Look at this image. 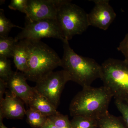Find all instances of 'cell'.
I'll list each match as a JSON object with an SVG mask.
<instances>
[{
  "label": "cell",
  "mask_w": 128,
  "mask_h": 128,
  "mask_svg": "<svg viewBox=\"0 0 128 128\" xmlns=\"http://www.w3.org/2000/svg\"><path fill=\"white\" fill-rule=\"evenodd\" d=\"M113 97L110 91L104 86L98 88H83L70 104V115L98 120L108 112V107Z\"/></svg>",
  "instance_id": "6da1fadb"
},
{
  "label": "cell",
  "mask_w": 128,
  "mask_h": 128,
  "mask_svg": "<svg viewBox=\"0 0 128 128\" xmlns=\"http://www.w3.org/2000/svg\"><path fill=\"white\" fill-rule=\"evenodd\" d=\"M63 42L64 54L61 66L68 73L70 81L78 83L83 88L91 86L94 81L101 79L100 65L93 59L76 54L67 40Z\"/></svg>",
  "instance_id": "7a4b0ae2"
},
{
  "label": "cell",
  "mask_w": 128,
  "mask_h": 128,
  "mask_svg": "<svg viewBox=\"0 0 128 128\" xmlns=\"http://www.w3.org/2000/svg\"><path fill=\"white\" fill-rule=\"evenodd\" d=\"M30 41L28 70L25 74L27 80L36 82L58 66H61L62 59L41 41Z\"/></svg>",
  "instance_id": "3957f363"
},
{
  "label": "cell",
  "mask_w": 128,
  "mask_h": 128,
  "mask_svg": "<svg viewBox=\"0 0 128 128\" xmlns=\"http://www.w3.org/2000/svg\"><path fill=\"white\" fill-rule=\"evenodd\" d=\"M104 86L115 100L128 101V62L125 60L109 58L101 65Z\"/></svg>",
  "instance_id": "277c9868"
},
{
  "label": "cell",
  "mask_w": 128,
  "mask_h": 128,
  "mask_svg": "<svg viewBox=\"0 0 128 128\" xmlns=\"http://www.w3.org/2000/svg\"><path fill=\"white\" fill-rule=\"evenodd\" d=\"M65 40L82 34L89 26L88 14L70 0H63L60 6L56 18Z\"/></svg>",
  "instance_id": "5b68a950"
},
{
  "label": "cell",
  "mask_w": 128,
  "mask_h": 128,
  "mask_svg": "<svg viewBox=\"0 0 128 128\" xmlns=\"http://www.w3.org/2000/svg\"><path fill=\"white\" fill-rule=\"evenodd\" d=\"M70 81L69 75L64 70L53 71L37 81L34 88L57 109L62 91L66 83Z\"/></svg>",
  "instance_id": "8992f818"
},
{
  "label": "cell",
  "mask_w": 128,
  "mask_h": 128,
  "mask_svg": "<svg viewBox=\"0 0 128 128\" xmlns=\"http://www.w3.org/2000/svg\"><path fill=\"white\" fill-rule=\"evenodd\" d=\"M45 38H53L65 41L56 20H41L26 22L22 31L15 38L17 41L22 40L41 41Z\"/></svg>",
  "instance_id": "52a82bcc"
},
{
  "label": "cell",
  "mask_w": 128,
  "mask_h": 128,
  "mask_svg": "<svg viewBox=\"0 0 128 128\" xmlns=\"http://www.w3.org/2000/svg\"><path fill=\"white\" fill-rule=\"evenodd\" d=\"M63 0H28L27 22L56 20L58 9Z\"/></svg>",
  "instance_id": "ba28073f"
},
{
  "label": "cell",
  "mask_w": 128,
  "mask_h": 128,
  "mask_svg": "<svg viewBox=\"0 0 128 128\" xmlns=\"http://www.w3.org/2000/svg\"><path fill=\"white\" fill-rule=\"evenodd\" d=\"M95 6L88 14L89 26L107 30L115 19L116 14L108 0H92Z\"/></svg>",
  "instance_id": "9c48e42d"
},
{
  "label": "cell",
  "mask_w": 128,
  "mask_h": 128,
  "mask_svg": "<svg viewBox=\"0 0 128 128\" xmlns=\"http://www.w3.org/2000/svg\"><path fill=\"white\" fill-rule=\"evenodd\" d=\"M27 80L24 73L16 72L6 82L11 92L28 106L36 91L34 87H31L28 85Z\"/></svg>",
  "instance_id": "30bf717a"
},
{
  "label": "cell",
  "mask_w": 128,
  "mask_h": 128,
  "mask_svg": "<svg viewBox=\"0 0 128 128\" xmlns=\"http://www.w3.org/2000/svg\"><path fill=\"white\" fill-rule=\"evenodd\" d=\"M4 98L0 102V122L4 118L22 119L26 115L24 102L11 92L6 91Z\"/></svg>",
  "instance_id": "8fae6325"
},
{
  "label": "cell",
  "mask_w": 128,
  "mask_h": 128,
  "mask_svg": "<svg viewBox=\"0 0 128 128\" xmlns=\"http://www.w3.org/2000/svg\"><path fill=\"white\" fill-rule=\"evenodd\" d=\"M30 45V41L28 40L19 41L15 47L12 56L16 68L24 74L28 70Z\"/></svg>",
  "instance_id": "7c38bea8"
},
{
  "label": "cell",
  "mask_w": 128,
  "mask_h": 128,
  "mask_svg": "<svg viewBox=\"0 0 128 128\" xmlns=\"http://www.w3.org/2000/svg\"><path fill=\"white\" fill-rule=\"evenodd\" d=\"M29 106L38 110L48 118L60 113L46 98L38 93L36 91L29 104Z\"/></svg>",
  "instance_id": "4fadbf2b"
},
{
  "label": "cell",
  "mask_w": 128,
  "mask_h": 128,
  "mask_svg": "<svg viewBox=\"0 0 128 128\" xmlns=\"http://www.w3.org/2000/svg\"><path fill=\"white\" fill-rule=\"evenodd\" d=\"M98 128H128L121 117L115 116L109 112L98 120Z\"/></svg>",
  "instance_id": "5bb4252c"
},
{
  "label": "cell",
  "mask_w": 128,
  "mask_h": 128,
  "mask_svg": "<svg viewBox=\"0 0 128 128\" xmlns=\"http://www.w3.org/2000/svg\"><path fill=\"white\" fill-rule=\"evenodd\" d=\"M27 122L33 128H42L48 118L34 108H30L26 111Z\"/></svg>",
  "instance_id": "9a60e30c"
},
{
  "label": "cell",
  "mask_w": 128,
  "mask_h": 128,
  "mask_svg": "<svg viewBox=\"0 0 128 128\" xmlns=\"http://www.w3.org/2000/svg\"><path fill=\"white\" fill-rule=\"evenodd\" d=\"M18 41L12 37H0V57H12L16 44Z\"/></svg>",
  "instance_id": "2e32d148"
},
{
  "label": "cell",
  "mask_w": 128,
  "mask_h": 128,
  "mask_svg": "<svg viewBox=\"0 0 128 128\" xmlns=\"http://www.w3.org/2000/svg\"><path fill=\"white\" fill-rule=\"evenodd\" d=\"M70 122L72 128H98V120L87 117L74 116Z\"/></svg>",
  "instance_id": "e0dca14e"
},
{
  "label": "cell",
  "mask_w": 128,
  "mask_h": 128,
  "mask_svg": "<svg viewBox=\"0 0 128 128\" xmlns=\"http://www.w3.org/2000/svg\"><path fill=\"white\" fill-rule=\"evenodd\" d=\"M18 28L23 29V28L13 24L5 16L3 9L0 10V37H8L12 28Z\"/></svg>",
  "instance_id": "ac0fdd59"
},
{
  "label": "cell",
  "mask_w": 128,
  "mask_h": 128,
  "mask_svg": "<svg viewBox=\"0 0 128 128\" xmlns=\"http://www.w3.org/2000/svg\"><path fill=\"white\" fill-rule=\"evenodd\" d=\"M14 72L12 70L10 61L7 58L0 57V79L7 82Z\"/></svg>",
  "instance_id": "d6986e66"
},
{
  "label": "cell",
  "mask_w": 128,
  "mask_h": 128,
  "mask_svg": "<svg viewBox=\"0 0 128 128\" xmlns=\"http://www.w3.org/2000/svg\"><path fill=\"white\" fill-rule=\"evenodd\" d=\"M48 118L57 128H72L71 122L68 115H63L60 113Z\"/></svg>",
  "instance_id": "ffe728a7"
},
{
  "label": "cell",
  "mask_w": 128,
  "mask_h": 128,
  "mask_svg": "<svg viewBox=\"0 0 128 128\" xmlns=\"http://www.w3.org/2000/svg\"><path fill=\"white\" fill-rule=\"evenodd\" d=\"M28 0H12L9 6L12 10H18L28 16Z\"/></svg>",
  "instance_id": "44dd1931"
},
{
  "label": "cell",
  "mask_w": 128,
  "mask_h": 128,
  "mask_svg": "<svg viewBox=\"0 0 128 128\" xmlns=\"http://www.w3.org/2000/svg\"><path fill=\"white\" fill-rule=\"evenodd\" d=\"M115 104L122 114L121 118L128 128V101L115 100Z\"/></svg>",
  "instance_id": "7402d4cb"
},
{
  "label": "cell",
  "mask_w": 128,
  "mask_h": 128,
  "mask_svg": "<svg viewBox=\"0 0 128 128\" xmlns=\"http://www.w3.org/2000/svg\"><path fill=\"white\" fill-rule=\"evenodd\" d=\"M118 49L123 54L125 57L124 60L128 62V33L120 42Z\"/></svg>",
  "instance_id": "603a6c76"
},
{
  "label": "cell",
  "mask_w": 128,
  "mask_h": 128,
  "mask_svg": "<svg viewBox=\"0 0 128 128\" xmlns=\"http://www.w3.org/2000/svg\"><path fill=\"white\" fill-rule=\"evenodd\" d=\"M8 88L7 82L0 79V102L4 99V94L6 92Z\"/></svg>",
  "instance_id": "cb8c5ba5"
},
{
  "label": "cell",
  "mask_w": 128,
  "mask_h": 128,
  "mask_svg": "<svg viewBox=\"0 0 128 128\" xmlns=\"http://www.w3.org/2000/svg\"><path fill=\"white\" fill-rule=\"evenodd\" d=\"M42 128H57L50 119L48 118L46 123Z\"/></svg>",
  "instance_id": "d4e9b609"
},
{
  "label": "cell",
  "mask_w": 128,
  "mask_h": 128,
  "mask_svg": "<svg viewBox=\"0 0 128 128\" xmlns=\"http://www.w3.org/2000/svg\"><path fill=\"white\" fill-rule=\"evenodd\" d=\"M0 128H8L4 125L2 121L0 122Z\"/></svg>",
  "instance_id": "484cf974"
}]
</instances>
